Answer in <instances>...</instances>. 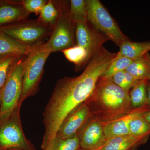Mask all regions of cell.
Listing matches in <instances>:
<instances>
[{
	"mask_svg": "<svg viewBox=\"0 0 150 150\" xmlns=\"http://www.w3.org/2000/svg\"><path fill=\"white\" fill-rule=\"evenodd\" d=\"M84 103L89 108L91 118L103 125L132 109L129 92L115 84L111 79L101 76L91 95Z\"/></svg>",
	"mask_w": 150,
	"mask_h": 150,
	"instance_id": "cell-2",
	"label": "cell"
},
{
	"mask_svg": "<svg viewBox=\"0 0 150 150\" xmlns=\"http://www.w3.org/2000/svg\"><path fill=\"white\" fill-rule=\"evenodd\" d=\"M117 55L103 47L88 63L83 72L56 83L43 113L44 131L41 148L46 150L55 139L67 115L90 96L100 77Z\"/></svg>",
	"mask_w": 150,
	"mask_h": 150,
	"instance_id": "cell-1",
	"label": "cell"
},
{
	"mask_svg": "<svg viewBox=\"0 0 150 150\" xmlns=\"http://www.w3.org/2000/svg\"><path fill=\"white\" fill-rule=\"evenodd\" d=\"M3 150H20L18 149H6Z\"/></svg>",
	"mask_w": 150,
	"mask_h": 150,
	"instance_id": "cell-32",
	"label": "cell"
},
{
	"mask_svg": "<svg viewBox=\"0 0 150 150\" xmlns=\"http://www.w3.org/2000/svg\"><path fill=\"white\" fill-rule=\"evenodd\" d=\"M48 30L46 25L36 23H23L0 28V31L6 35L28 46L43 38Z\"/></svg>",
	"mask_w": 150,
	"mask_h": 150,
	"instance_id": "cell-9",
	"label": "cell"
},
{
	"mask_svg": "<svg viewBox=\"0 0 150 150\" xmlns=\"http://www.w3.org/2000/svg\"><path fill=\"white\" fill-rule=\"evenodd\" d=\"M17 56L7 55L0 58V89L2 88L12 65L15 63Z\"/></svg>",
	"mask_w": 150,
	"mask_h": 150,
	"instance_id": "cell-26",
	"label": "cell"
},
{
	"mask_svg": "<svg viewBox=\"0 0 150 150\" xmlns=\"http://www.w3.org/2000/svg\"><path fill=\"white\" fill-rule=\"evenodd\" d=\"M62 52L66 59L72 62L76 67H80L88 63L91 59L87 52L77 45L65 49Z\"/></svg>",
	"mask_w": 150,
	"mask_h": 150,
	"instance_id": "cell-19",
	"label": "cell"
},
{
	"mask_svg": "<svg viewBox=\"0 0 150 150\" xmlns=\"http://www.w3.org/2000/svg\"><path fill=\"white\" fill-rule=\"evenodd\" d=\"M70 2L69 12L74 23L87 21L85 1L71 0Z\"/></svg>",
	"mask_w": 150,
	"mask_h": 150,
	"instance_id": "cell-24",
	"label": "cell"
},
{
	"mask_svg": "<svg viewBox=\"0 0 150 150\" xmlns=\"http://www.w3.org/2000/svg\"><path fill=\"white\" fill-rule=\"evenodd\" d=\"M51 54L37 46L33 48L24 61L22 92L20 104L36 92L43 74L44 65Z\"/></svg>",
	"mask_w": 150,
	"mask_h": 150,
	"instance_id": "cell-4",
	"label": "cell"
},
{
	"mask_svg": "<svg viewBox=\"0 0 150 150\" xmlns=\"http://www.w3.org/2000/svg\"><path fill=\"white\" fill-rule=\"evenodd\" d=\"M148 105L138 108L131 109L125 115L103 125L106 141L114 137L130 134L129 123L135 115L150 109Z\"/></svg>",
	"mask_w": 150,
	"mask_h": 150,
	"instance_id": "cell-12",
	"label": "cell"
},
{
	"mask_svg": "<svg viewBox=\"0 0 150 150\" xmlns=\"http://www.w3.org/2000/svg\"><path fill=\"white\" fill-rule=\"evenodd\" d=\"M78 135L81 149H100L106 141L103 125L93 118H91Z\"/></svg>",
	"mask_w": 150,
	"mask_h": 150,
	"instance_id": "cell-11",
	"label": "cell"
},
{
	"mask_svg": "<svg viewBox=\"0 0 150 150\" xmlns=\"http://www.w3.org/2000/svg\"><path fill=\"white\" fill-rule=\"evenodd\" d=\"M110 79L115 84L129 92L140 80L126 70L116 73Z\"/></svg>",
	"mask_w": 150,
	"mask_h": 150,
	"instance_id": "cell-22",
	"label": "cell"
},
{
	"mask_svg": "<svg viewBox=\"0 0 150 150\" xmlns=\"http://www.w3.org/2000/svg\"><path fill=\"white\" fill-rule=\"evenodd\" d=\"M40 19L43 23L53 24L57 22L60 15L51 1H48L40 13Z\"/></svg>",
	"mask_w": 150,
	"mask_h": 150,
	"instance_id": "cell-25",
	"label": "cell"
},
{
	"mask_svg": "<svg viewBox=\"0 0 150 150\" xmlns=\"http://www.w3.org/2000/svg\"><path fill=\"white\" fill-rule=\"evenodd\" d=\"M91 118L89 108L85 103L69 114L59 126L55 138L67 139L77 135Z\"/></svg>",
	"mask_w": 150,
	"mask_h": 150,
	"instance_id": "cell-10",
	"label": "cell"
},
{
	"mask_svg": "<svg viewBox=\"0 0 150 150\" xmlns=\"http://www.w3.org/2000/svg\"><path fill=\"white\" fill-rule=\"evenodd\" d=\"M135 150H137V149Z\"/></svg>",
	"mask_w": 150,
	"mask_h": 150,
	"instance_id": "cell-34",
	"label": "cell"
},
{
	"mask_svg": "<svg viewBox=\"0 0 150 150\" xmlns=\"http://www.w3.org/2000/svg\"><path fill=\"white\" fill-rule=\"evenodd\" d=\"M75 23L69 12L61 14L50 38L41 48L50 53L63 51L74 45V27Z\"/></svg>",
	"mask_w": 150,
	"mask_h": 150,
	"instance_id": "cell-7",
	"label": "cell"
},
{
	"mask_svg": "<svg viewBox=\"0 0 150 150\" xmlns=\"http://www.w3.org/2000/svg\"><path fill=\"white\" fill-rule=\"evenodd\" d=\"M148 81L147 79L140 80L129 92L132 109L139 108L147 105L146 86Z\"/></svg>",
	"mask_w": 150,
	"mask_h": 150,
	"instance_id": "cell-17",
	"label": "cell"
},
{
	"mask_svg": "<svg viewBox=\"0 0 150 150\" xmlns=\"http://www.w3.org/2000/svg\"><path fill=\"white\" fill-rule=\"evenodd\" d=\"M147 96V104L150 108V81H148L146 86Z\"/></svg>",
	"mask_w": 150,
	"mask_h": 150,
	"instance_id": "cell-28",
	"label": "cell"
},
{
	"mask_svg": "<svg viewBox=\"0 0 150 150\" xmlns=\"http://www.w3.org/2000/svg\"><path fill=\"white\" fill-rule=\"evenodd\" d=\"M2 88L0 89V111H1V103Z\"/></svg>",
	"mask_w": 150,
	"mask_h": 150,
	"instance_id": "cell-30",
	"label": "cell"
},
{
	"mask_svg": "<svg viewBox=\"0 0 150 150\" xmlns=\"http://www.w3.org/2000/svg\"><path fill=\"white\" fill-rule=\"evenodd\" d=\"M85 3L88 20L96 30L118 46L122 42L130 40L100 1L86 0Z\"/></svg>",
	"mask_w": 150,
	"mask_h": 150,
	"instance_id": "cell-3",
	"label": "cell"
},
{
	"mask_svg": "<svg viewBox=\"0 0 150 150\" xmlns=\"http://www.w3.org/2000/svg\"><path fill=\"white\" fill-rule=\"evenodd\" d=\"M143 112L135 115L129 122L130 134L136 136H150V124L142 116Z\"/></svg>",
	"mask_w": 150,
	"mask_h": 150,
	"instance_id": "cell-20",
	"label": "cell"
},
{
	"mask_svg": "<svg viewBox=\"0 0 150 150\" xmlns=\"http://www.w3.org/2000/svg\"><path fill=\"white\" fill-rule=\"evenodd\" d=\"M24 8L10 6L0 7V25L19 20L26 15Z\"/></svg>",
	"mask_w": 150,
	"mask_h": 150,
	"instance_id": "cell-18",
	"label": "cell"
},
{
	"mask_svg": "<svg viewBox=\"0 0 150 150\" xmlns=\"http://www.w3.org/2000/svg\"><path fill=\"white\" fill-rule=\"evenodd\" d=\"M74 23L77 45L84 49L91 59L109 38L96 30L88 20Z\"/></svg>",
	"mask_w": 150,
	"mask_h": 150,
	"instance_id": "cell-8",
	"label": "cell"
},
{
	"mask_svg": "<svg viewBox=\"0 0 150 150\" xmlns=\"http://www.w3.org/2000/svg\"><path fill=\"white\" fill-rule=\"evenodd\" d=\"M80 150H100V149H81Z\"/></svg>",
	"mask_w": 150,
	"mask_h": 150,
	"instance_id": "cell-31",
	"label": "cell"
},
{
	"mask_svg": "<svg viewBox=\"0 0 150 150\" xmlns=\"http://www.w3.org/2000/svg\"><path fill=\"white\" fill-rule=\"evenodd\" d=\"M142 115L145 120L150 124V108L143 112Z\"/></svg>",
	"mask_w": 150,
	"mask_h": 150,
	"instance_id": "cell-29",
	"label": "cell"
},
{
	"mask_svg": "<svg viewBox=\"0 0 150 150\" xmlns=\"http://www.w3.org/2000/svg\"><path fill=\"white\" fill-rule=\"evenodd\" d=\"M119 51L116 57H127L134 60L139 59L150 51V41L132 42L124 41L119 46Z\"/></svg>",
	"mask_w": 150,
	"mask_h": 150,
	"instance_id": "cell-15",
	"label": "cell"
},
{
	"mask_svg": "<svg viewBox=\"0 0 150 150\" xmlns=\"http://www.w3.org/2000/svg\"><path fill=\"white\" fill-rule=\"evenodd\" d=\"M148 80L150 81V76H149V77L148 78Z\"/></svg>",
	"mask_w": 150,
	"mask_h": 150,
	"instance_id": "cell-33",
	"label": "cell"
},
{
	"mask_svg": "<svg viewBox=\"0 0 150 150\" xmlns=\"http://www.w3.org/2000/svg\"><path fill=\"white\" fill-rule=\"evenodd\" d=\"M24 61L15 62L11 68L4 86L2 88L0 120L8 116L20 102L22 92L23 78Z\"/></svg>",
	"mask_w": 150,
	"mask_h": 150,
	"instance_id": "cell-6",
	"label": "cell"
},
{
	"mask_svg": "<svg viewBox=\"0 0 150 150\" xmlns=\"http://www.w3.org/2000/svg\"><path fill=\"white\" fill-rule=\"evenodd\" d=\"M47 2L44 0H25L23 2V6L27 12L38 15L40 13L43 7Z\"/></svg>",
	"mask_w": 150,
	"mask_h": 150,
	"instance_id": "cell-27",
	"label": "cell"
},
{
	"mask_svg": "<svg viewBox=\"0 0 150 150\" xmlns=\"http://www.w3.org/2000/svg\"><path fill=\"white\" fill-rule=\"evenodd\" d=\"M33 48L18 42L0 31V55H28Z\"/></svg>",
	"mask_w": 150,
	"mask_h": 150,
	"instance_id": "cell-14",
	"label": "cell"
},
{
	"mask_svg": "<svg viewBox=\"0 0 150 150\" xmlns=\"http://www.w3.org/2000/svg\"><path fill=\"white\" fill-rule=\"evenodd\" d=\"M150 136L128 134L114 137L106 141L101 150H135L148 141Z\"/></svg>",
	"mask_w": 150,
	"mask_h": 150,
	"instance_id": "cell-13",
	"label": "cell"
},
{
	"mask_svg": "<svg viewBox=\"0 0 150 150\" xmlns=\"http://www.w3.org/2000/svg\"><path fill=\"white\" fill-rule=\"evenodd\" d=\"M81 149L77 134L67 139L55 138L46 150H80Z\"/></svg>",
	"mask_w": 150,
	"mask_h": 150,
	"instance_id": "cell-21",
	"label": "cell"
},
{
	"mask_svg": "<svg viewBox=\"0 0 150 150\" xmlns=\"http://www.w3.org/2000/svg\"><path fill=\"white\" fill-rule=\"evenodd\" d=\"M133 61L132 59L124 56L115 57L101 76L110 79L116 73L126 70Z\"/></svg>",
	"mask_w": 150,
	"mask_h": 150,
	"instance_id": "cell-23",
	"label": "cell"
},
{
	"mask_svg": "<svg viewBox=\"0 0 150 150\" xmlns=\"http://www.w3.org/2000/svg\"><path fill=\"white\" fill-rule=\"evenodd\" d=\"M126 71L139 80L147 79L150 76V55L147 53L133 60Z\"/></svg>",
	"mask_w": 150,
	"mask_h": 150,
	"instance_id": "cell-16",
	"label": "cell"
},
{
	"mask_svg": "<svg viewBox=\"0 0 150 150\" xmlns=\"http://www.w3.org/2000/svg\"><path fill=\"white\" fill-rule=\"evenodd\" d=\"M20 107L18 106L8 116L0 120V150H35L23 133L20 115Z\"/></svg>",
	"mask_w": 150,
	"mask_h": 150,
	"instance_id": "cell-5",
	"label": "cell"
}]
</instances>
